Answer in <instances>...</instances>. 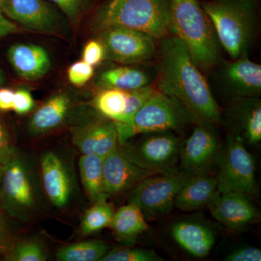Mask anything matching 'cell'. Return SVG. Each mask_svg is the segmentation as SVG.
<instances>
[{
  "label": "cell",
  "mask_w": 261,
  "mask_h": 261,
  "mask_svg": "<svg viewBox=\"0 0 261 261\" xmlns=\"http://www.w3.org/2000/svg\"><path fill=\"white\" fill-rule=\"evenodd\" d=\"M3 82H4V76H3V72L0 69V86L3 84Z\"/></svg>",
  "instance_id": "obj_42"
},
{
  "label": "cell",
  "mask_w": 261,
  "mask_h": 261,
  "mask_svg": "<svg viewBox=\"0 0 261 261\" xmlns=\"http://www.w3.org/2000/svg\"><path fill=\"white\" fill-rule=\"evenodd\" d=\"M225 119L230 133L244 143L256 145L261 141V101L259 97L240 98L231 100L225 110Z\"/></svg>",
  "instance_id": "obj_16"
},
{
  "label": "cell",
  "mask_w": 261,
  "mask_h": 261,
  "mask_svg": "<svg viewBox=\"0 0 261 261\" xmlns=\"http://www.w3.org/2000/svg\"><path fill=\"white\" fill-rule=\"evenodd\" d=\"M225 260L260 261L261 250L254 247H240L228 253Z\"/></svg>",
  "instance_id": "obj_36"
},
{
  "label": "cell",
  "mask_w": 261,
  "mask_h": 261,
  "mask_svg": "<svg viewBox=\"0 0 261 261\" xmlns=\"http://www.w3.org/2000/svg\"><path fill=\"white\" fill-rule=\"evenodd\" d=\"M134 143L121 146L128 157L140 167L159 173L175 170L180 159L182 142L174 132L143 134Z\"/></svg>",
  "instance_id": "obj_8"
},
{
  "label": "cell",
  "mask_w": 261,
  "mask_h": 261,
  "mask_svg": "<svg viewBox=\"0 0 261 261\" xmlns=\"http://www.w3.org/2000/svg\"><path fill=\"white\" fill-rule=\"evenodd\" d=\"M73 142L82 154H93L105 158L118 143L116 124L112 121H95L73 133Z\"/></svg>",
  "instance_id": "obj_18"
},
{
  "label": "cell",
  "mask_w": 261,
  "mask_h": 261,
  "mask_svg": "<svg viewBox=\"0 0 261 261\" xmlns=\"http://www.w3.org/2000/svg\"><path fill=\"white\" fill-rule=\"evenodd\" d=\"M8 58L17 74L25 80L42 78L51 66L49 53L36 44H14L8 49Z\"/></svg>",
  "instance_id": "obj_19"
},
{
  "label": "cell",
  "mask_w": 261,
  "mask_h": 261,
  "mask_svg": "<svg viewBox=\"0 0 261 261\" xmlns=\"http://www.w3.org/2000/svg\"><path fill=\"white\" fill-rule=\"evenodd\" d=\"M211 82L219 92L231 100L259 97L261 94V65L248 56L231 62L220 61L214 67Z\"/></svg>",
  "instance_id": "obj_11"
},
{
  "label": "cell",
  "mask_w": 261,
  "mask_h": 261,
  "mask_svg": "<svg viewBox=\"0 0 261 261\" xmlns=\"http://www.w3.org/2000/svg\"><path fill=\"white\" fill-rule=\"evenodd\" d=\"M3 0H0V12H2V5H3Z\"/></svg>",
  "instance_id": "obj_44"
},
{
  "label": "cell",
  "mask_w": 261,
  "mask_h": 261,
  "mask_svg": "<svg viewBox=\"0 0 261 261\" xmlns=\"http://www.w3.org/2000/svg\"><path fill=\"white\" fill-rule=\"evenodd\" d=\"M190 176L175 169L146 178L132 189L128 203L137 206L147 219L167 215L174 207L180 189Z\"/></svg>",
  "instance_id": "obj_6"
},
{
  "label": "cell",
  "mask_w": 261,
  "mask_h": 261,
  "mask_svg": "<svg viewBox=\"0 0 261 261\" xmlns=\"http://www.w3.org/2000/svg\"><path fill=\"white\" fill-rule=\"evenodd\" d=\"M107 196H101L94 205L84 213L80 226L82 234H92L109 227L115 211L113 206L108 202Z\"/></svg>",
  "instance_id": "obj_27"
},
{
  "label": "cell",
  "mask_w": 261,
  "mask_h": 261,
  "mask_svg": "<svg viewBox=\"0 0 261 261\" xmlns=\"http://www.w3.org/2000/svg\"><path fill=\"white\" fill-rule=\"evenodd\" d=\"M0 202L10 216L20 219H27L35 208L32 173L25 160L18 153L5 166L0 184Z\"/></svg>",
  "instance_id": "obj_10"
},
{
  "label": "cell",
  "mask_w": 261,
  "mask_h": 261,
  "mask_svg": "<svg viewBox=\"0 0 261 261\" xmlns=\"http://www.w3.org/2000/svg\"><path fill=\"white\" fill-rule=\"evenodd\" d=\"M93 75V66L84 61L73 63L68 70V80L77 87L84 85L92 78Z\"/></svg>",
  "instance_id": "obj_32"
},
{
  "label": "cell",
  "mask_w": 261,
  "mask_h": 261,
  "mask_svg": "<svg viewBox=\"0 0 261 261\" xmlns=\"http://www.w3.org/2000/svg\"><path fill=\"white\" fill-rule=\"evenodd\" d=\"M17 153L10 142L9 135L0 121V166L5 167Z\"/></svg>",
  "instance_id": "obj_33"
},
{
  "label": "cell",
  "mask_w": 261,
  "mask_h": 261,
  "mask_svg": "<svg viewBox=\"0 0 261 261\" xmlns=\"http://www.w3.org/2000/svg\"><path fill=\"white\" fill-rule=\"evenodd\" d=\"M218 152L219 142L212 125L196 124L191 135L182 144L181 171L190 176L207 172Z\"/></svg>",
  "instance_id": "obj_12"
},
{
  "label": "cell",
  "mask_w": 261,
  "mask_h": 261,
  "mask_svg": "<svg viewBox=\"0 0 261 261\" xmlns=\"http://www.w3.org/2000/svg\"><path fill=\"white\" fill-rule=\"evenodd\" d=\"M99 42L105 58L123 65H137L150 61L157 55V39L147 33L124 27L100 30Z\"/></svg>",
  "instance_id": "obj_9"
},
{
  "label": "cell",
  "mask_w": 261,
  "mask_h": 261,
  "mask_svg": "<svg viewBox=\"0 0 261 261\" xmlns=\"http://www.w3.org/2000/svg\"><path fill=\"white\" fill-rule=\"evenodd\" d=\"M0 244H1V243H0Z\"/></svg>",
  "instance_id": "obj_45"
},
{
  "label": "cell",
  "mask_w": 261,
  "mask_h": 261,
  "mask_svg": "<svg viewBox=\"0 0 261 261\" xmlns=\"http://www.w3.org/2000/svg\"><path fill=\"white\" fill-rule=\"evenodd\" d=\"M20 29L15 25L11 20L6 18L3 15V12H0V39L6 37L10 34L18 32Z\"/></svg>",
  "instance_id": "obj_39"
},
{
  "label": "cell",
  "mask_w": 261,
  "mask_h": 261,
  "mask_svg": "<svg viewBox=\"0 0 261 261\" xmlns=\"http://www.w3.org/2000/svg\"><path fill=\"white\" fill-rule=\"evenodd\" d=\"M171 33L186 46L200 69H212L220 61L219 43L198 0H170Z\"/></svg>",
  "instance_id": "obj_3"
},
{
  "label": "cell",
  "mask_w": 261,
  "mask_h": 261,
  "mask_svg": "<svg viewBox=\"0 0 261 261\" xmlns=\"http://www.w3.org/2000/svg\"><path fill=\"white\" fill-rule=\"evenodd\" d=\"M128 91L119 89H102L94 99V106L101 114L120 123L127 106Z\"/></svg>",
  "instance_id": "obj_28"
},
{
  "label": "cell",
  "mask_w": 261,
  "mask_h": 261,
  "mask_svg": "<svg viewBox=\"0 0 261 261\" xmlns=\"http://www.w3.org/2000/svg\"><path fill=\"white\" fill-rule=\"evenodd\" d=\"M217 192L216 176L207 172L194 175L180 189L174 207L184 211L198 210L208 205Z\"/></svg>",
  "instance_id": "obj_21"
},
{
  "label": "cell",
  "mask_w": 261,
  "mask_h": 261,
  "mask_svg": "<svg viewBox=\"0 0 261 261\" xmlns=\"http://www.w3.org/2000/svg\"><path fill=\"white\" fill-rule=\"evenodd\" d=\"M218 191L238 192L248 197L256 195L255 162L241 139L228 134L220 158Z\"/></svg>",
  "instance_id": "obj_7"
},
{
  "label": "cell",
  "mask_w": 261,
  "mask_h": 261,
  "mask_svg": "<svg viewBox=\"0 0 261 261\" xmlns=\"http://www.w3.org/2000/svg\"><path fill=\"white\" fill-rule=\"evenodd\" d=\"M106 59L105 49L102 43L97 40L90 41L87 43L83 51V61L88 64L97 65Z\"/></svg>",
  "instance_id": "obj_35"
},
{
  "label": "cell",
  "mask_w": 261,
  "mask_h": 261,
  "mask_svg": "<svg viewBox=\"0 0 261 261\" xmlns=\"http://www.w3.org/2000/svg\"><path fill=\"white\" fill-rule=\"evenodd\" d=\"M207 205L214 219L228 229H243L258 219L256 207L241 192L218 191Z\"/></svg>",
  "instance_id": "obj_15"
},
{
  "label": "cell",
  "mask_w": 261,
  "mask_h": 261,
  "mask_svg": "<svg viewBox=\"0 0 261 261\" xmlns=\"http://www.w3.org/2000/svg\"><path fill=\"white\" fill-rule=\"evenodd\" d=\"M171 231L176 243L196 257L207 256L216 241L211 228L198 221H178L173 225Z\"/></svg>",
  "instance_id": "obj_20"
},
{
  "label": "cell",
  "mask_w": 261,
  "mask_h": 261,
  "mask_svg": "<svg viewBox=\"0 0 261 261\" xmlns=\"http://www.w3.org/2000/svg\"><path fill=\"white\" fill-rule=\"evenodd\" d=\"M109 227L117 238L129 242L149 229L145 215L137 206L130 203L114 213Z\"/></svg>",
  "instance_id": "obj_24"
},
{
  "label": "cell",
  "mask_w": 261,
  "mask_h": 261,
  "mask_svg": "<svg viewBox=\"0 0 261 261\" xmlns=\"http://www.w3.org/2000/svg\"><path fill=\"white\" fill-rule=\"evenodd\" d=\"M4 251V246L2 244H0V253Z\"/></svg>",
  "instance_id": "obj_43"
},
{
  "label": "cell",
  "mask_w": 261,
  "mask_h": 261,
  "mask_svg": "<svg viewBox=\"0 0 261 261\" xmlns=\"http://www.w3.org/2000/svg\"><path fill=\"white\" fill-rule=\"evenodd\" d=\"M190 123L193 122L186 110L172 98L157 90L136 113L130 123L115 124L118 143L122 146L135 136L167 130L178 132Z\"/></svg>",
  "instance_id": "obj_5"
},
{
  "label": "cell",
  "mask_w": 261,
  "mask_h": 261,
  "mask_svg": "<svg viewBox=\"0 0 261 261\" xmlns=\"http://www.w3.org/2000/svg\"><path fill=\"white\" fill-rule=\"evenodd\" d=\"M43 187L51 203L58 208L68 205L73 187L69 171L63 160L53 152L43 154L41 159Z\"/></svg>",
  "instance_id": "obj_17"
},
{
  "label": "cell",
  "mask_w": 261,
  "mask_h": 261,
  "mask_svg": "<svg viewBox=\"0 0 261 261\" xmlns=\"http://www.w3.org/2000/svg\"><path fill=\"white\" fill-rule=\"evenodd\" d=\"M109 250V245L105 242L88 240L61 247L57 252L56 257L60 261L101 260Z\"/></svg>",
  "instance_id": "obj_26"
},
{
  "label": "cell",
  "mask_w": 261,
  "mask_h": 261,
  "mask_svg": "<svg viewBox=\"0 0 261 261\" xmlns=\"http://www.w3.org/2000/svg\"><path fill=\"white\" fill-rule=\"evenodd\" d=\"M5 168L3 166H0V184H1L2 178H3V173H4Z\"/></svg>",
  "instance_id": "obj_41"
},
{
  "label": "cell",
  "mask_w": 261,
  "mask_h": 261,
  "mask_svg": "<svg viewBox=\"0 0 261 261\" xmlns=\"http://www.w3.org/2000/svg\"><path fill=\"white\" fill-rule=\"evenodd\" d=\"M135 164L118 145L103 161V188L107 195L132 190L145 178L158 174Z\"/></svg>",
  "instance_id": "obj_13"
},
{
  "label": "cell",
  "mask_w": 261,
  "mask_h": 261,
  "mask_svg": "<svg viewBox=\"0 0 261 261\" xmlns=\"http://www.w3.org/2000/svg\"><path fill=\"white\" fill-rule=\"evenodd\" d=\"M34 106V99L29 90L20 89L15 92L13 110L17 114H27L32 111Z\"/></svg>",
  "instance_id": "obj_34"
},
{
  "label": "cell",
  "mask_w": 261,
  "mask_h": 261,
  "mask_svg": "<svg viewBox=\"0 0 261 261\" xmlns=\"http://www.w3.org/2000/svg\"><path fill=\"white\" fill-rule=\"evenodd\" d=\"M155 251L147 249L114 248L109 250L101 261H162Z\"/></svg>",
  "instance_id": "obj_29"
},
{
  "label": "cell",
  "mask_w": 261,
  "mask_h": 261,
  "mask_svg": "<svg viewBox=\"0 0 261 261\" xmlns=\"http://www.w3.org/2000/svg\"><path fill=\"white\" fill-rule=\"evenodd\" d=\"M49 1L55 3L70 21L75 22L82 11L84 0H49Z\"/></svg>",
  "instance_id": "obj_37"
},
{
  "label": "cell",
  "mask_w": 261,
  "mask_h": 261,
  "mask_svg": "<svg viewBox=\"0 0 261 261\" xmlns=\"http://www.w3.org/2000/svg\"><path fill=\"white\" fill-rule=\"evenodd\" d=\"M104 158L93 154H82L79 161L81 181L89 198L95 202L106 195L103 188Z\"/></svg>",
  "instance_id": "obj_25"
},
{
  "label": "cell",
  "mask_w": 261,
  "mask_h": 261,
  "mask_svg": "<svg viewBox=\"0 0 261 261\" xmlns=\"http://www.w3.org/2000/svg\"><path fill=\"white\" fill-rule=\"evenodd\" d=\"M219 45L233 60L248 56L257 23V0L200 1Z\"/></svg>",
  "instance_id": "obj_2"
},
{
  "label": "cell",
  "mask_w": 261,
  "mask_h": 261,
  "mask_svg": "<svg viewBox=\"0 0 261 261\" xmlns=\"http://www.w3.org/2000/svg\"><path fill=\"white\" fill-rule=\"evenodd\" d=\"M71 108V100L65 93L57 94L49 98L33 114L29 129L33 135H42L55 129L64 123Z\"/></svg>",
  "instance_id": "obj_23"
},
{
  "label": "cell",
  "mask_w": 261,
  "mask_h": 261,
  "mask_svg": "<svg viewBox=\"0 0 261 261\" xmlns=\"http://www.w3.org/2000/svg\"><path fill=\"white\" fill-rule=\"evenodd\" d=\"M127 27L159 40L171 34L170 0H109L98 11L95 27Z\"/></svg>",
  "instance_id": "obj_4"
},
{
  "label": "cell",
  "mask_w": 261,
  "mask_h": 261,
  "mask_svg": "<svg viewBox=\"0 0 261 261\" xmlns=\"http://www.w3.org/2000/svg\"><path fill=\"white\" fill-rule=\"evenodd\" d=\"M155 88L186 110L195 124H217L221 108L186 46L173 34L159 39Z\"/></svg>",
  "instance_id": "obj_1"
},
{
  "label": "cell",
  "mask_w": 261,
  "mask_h": 261,
  "mask_svg": "<svg viewBox=\"0 0 261 261\" xmlns=\"http://www.w3.org/2000/svg\"><path fill=\"white\" fill-rule=\"evenodd\" d=\"M2 12L29 30L59 32V16L44 0H3Z\"/></svg>",
  "instance_id": "obj_14"
},
{
  "label": "cell",
  "mask_w": 261,
  "mask_h": 261,
  "mask_svg": "<svg viewBox=\"0 0 261 261\" xmlns=\"http://www.w3.org/2000/svg\"><path fill=\"white\" fill-rule=\"evenodd\" d=\"M124 65L108 69L97 77V84L103 89L132 91L154 84L157 77L156 68H149Z\"/></svg>",
  "instance_id": "obj_22"
},
{
  "label": "cell",
  "mask_w": 261,
  "mask_h": 261,
  "mask_svg": "<svg viewBox=\"0 0 261 261\" xmlns=\"http://www.w3.org/2000/svg\"><path fill=\"white\" fill-rule=\"evenodd\" d=\"M8 258L13 261H44L47 260V255L42 244L29 240L17 244Z\"/></svg>",
  "instance_id": "obj_30"
},
{
  "label": "cell",
  "mask_w": 261,
  "mask_h": 261,
  "mask_svg": "<svg viewBox=\"0 0 261 261\" xmlns=\"http://www.w3.org/2000/svg\"><path fill=\"white\" fill-rule=\"evenodd\" d=\"M156 92L157 89L152 84L143 88L128 91L126 111L123 113L120 123L127 124L130 123L136 113L148 100L149 98L154 95Z\"/></svg>",
  "instance_id": "obj_31"
},
{
  "label": "cell",
  "mask_w": 261,
  "mask_h": 261,
  "mask_svg": "<svg viewBox=\"0 0 261 261\" xmlns=\"http://www.w3.org/2000/svg\"><path fill=\"white\" fill-rule=\"evenodd\" d=\"M14 93L12 89H0V111H8L13 110Z\"/></svg>",
  "instance_id": "obj_38"
},
{
  "label": "cell",
  "mask_w": 261,
  "mask_h": 261,
  "mask_svg": "<svg viewBox=\"0 0 261 261\" xmlns=\"http://www.w3.org/2000/svg\"><path fill=\"white\" fill-rule=\"evenodd\" d=\"M5 225L4 221H3V218H2L1 215H0V243L3 245L4 243V239L5 238Z\"/></svg>",
  "instance_id": "obj_40"
}]
</instances>
